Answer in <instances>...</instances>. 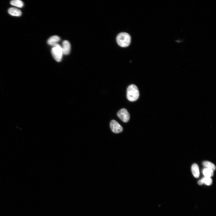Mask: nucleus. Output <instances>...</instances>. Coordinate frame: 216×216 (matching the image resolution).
Listing matches in <instances>:
<instances>
[{"label": "nucleus", "mask_w": 216, "mask_h": 216, "mask_svg": "<svg viewBox=\"0 0 216 216\" xmlns=\"http://www.w3.org/2000/svg\"><path fill=\"white\" fill-rule=\"evenodd\" d=\"M191 170L193 176L196 178H198L200 173L198 165L196 164H193L192 166Z\"/></svg>", "instance_id": "nucleus-9"}, {"label": "nucleus", "mask_w": 216, "mask_h": 216, "mask_svg": "<svg viewBox=\"0 0 216 216\" xmlns=\"http://www.w3.org/2000/svg\"><path fill=\"white\" fill-rule=\"evenodd\" d=\"M139 92L137 87L134 84L129 86L127 91V97L131 101H136L139 98Z\"/></svg>", "instance_id": "nucleus-1"}, {"label": "nucleus", "mask_w": 216, "mask_h": 216, "mask_svg": "<svg viewBox=\"0 0 216 216\" xmlns=\"http://www.w3.org/2000/svg\"><path fill=\"white\" fill-rule=\"evenodd\" d=\"M214 171L209 169L205 168L203 169L202 173L204 177L211 178L214 175Z\"/></svg>", "instance_id": "nucleus-12"}, {"label": "nucleus", "mask_w": 216, "mask_h": 216, "mask_svg": "<svg viewBox=\"0 0 216 216\" xmlns=\"http://www.w3.org/2000/svg\"><path fill=\"white\" fill-rule=\"evenodd\" d=\"M51 53L54 59L58 62H60L64 55L61 46L58 44L53 47Z\"/></svg>", "instance_id": "nucleus-3"}, {"label": "nucleus", "mask_w": 216, "mask_h": 216, "mask_svg": "<svg viewBox=\"0 0 216 216\" xmlns=\"http://www.w3.org/2000/svg\"><path fill=\"white\" fill-rule=\"evenodd\" d=\"M203 165L205 168L210 169L213 171H214L216 169L215 165L209 161H204L203 163Z\"/></svg>", "instance_id": "nucleus-10"}, {"label": "nucleus", "mask_w": 216, "mask_h": 216, "mask_svg": "<svg viewBox=\"0 0 216 216\" xmlns=\"http://www.w3.org/2000/svg\"><path fill=\"white\" fill-rule=\"evenodd\" d=\"M9 13L11 15L16 17H20L22 15V12L19 10L15 8H11L8 11Z\"/></svg>", "instance_id": "nucleus-8"}, {"label": "nucleus", "mask_w": 216, "mask_h": 216, "mask_svg": "<svg viewBox=\"0 0 216 216\" xmlns=\"http://www.w3.org/2000/svg\"><path fill=\"white\" fill-rule=\"evenodd\" d=\"M61 38L58 36H54L51 37L47 40V44L51 46H54L60 41Z\"/></svg>", "instance_id": "nucleus-7"}, {"label": "nucleus", "mask_w": 216, "mask_h": 216, "mask_svg": "<svg viewBox=\"0 0 216 216\" xmlns=\"http://www.w3.org/2000/svg\"><path fill=\"white\" fill-rule=\"evenodd\" d=\"M11 4L18 8H22L24 6L23 2L20 0H13L10 2Z\"/></svg>", "instance_id": "nucleus-11"}, {"label": "nucleus", "mask_w": 216, "mask_h": 216, "mask_svg": "<svg viewBox=\"0 0 216 216\" xmlns=\"http://www.w3.org/2000/svg\"><path fill=\"white\" fill-rule=\"evenodd\" d=\"M202 184L207 186L211 185L212 183V180L211 178L204 177L200 180Z\"/></svg>", "instance_id": "nucleus-13"}, {"label": "nucleus", "mask_w": 216, "mask_h": 216, "mask_svg": "<svg viewBox=\"0 0 216 216\" xmlns=\"http://www.w3.org/2000/svg\"><path fill=\"white\" fill-rule=\"evenodd\" d=\"M131 38L130 35L126 33H122L118 36L117 41L118 44L122 47H128L131 42Z\"/></svg>", "instance_id": "nucleus-2"}, {"label": "nucleus", "mask_w": 216, "mask_h": 216, "mask_svg": "<svg viewBox=\"0 0 216 216\" xmlns=\"http://www.w3.org/2000/svg\"><path fill=\"white\" fill-rule=\"evenodd\" d=\"M110 126L112 131L115 133H119L123 131L122 126L115 120H113L111 121Z\"/></svg>", "instance_id": "nucleus-5"}, {"label": "nucleus", "mask_w": 216, "mask_h": 216, "mask_svg": "<svg viewBox=\"0 0 216 216\" xmlns=\"http://www.w3.org/2000/svg\"><path fill=\"white\" fill-rule=\"evenodd\" d=\"M64 55H68L70 53L71 46L69 42L67 40H64L62 42V45L61 46Z\"/></svg>", "instance_id": "nucleus-6"}, {"label": "nucleus", "mask_w": 216, "mask_h": 216, "mask_svg": "<svg viewBox=\"0 0 216 216\" xmlns=\"http://www.w3.org/2000/svg\"><path fill=\"white\" fill-rule=\"evenodd\" d=\"M117 115L121 120L124 123L128 122L130 118V115L129 112L125 109H123L120 110Z\"/></svg>", "instance_id": "nucleus-4"}]
</instances>
